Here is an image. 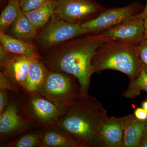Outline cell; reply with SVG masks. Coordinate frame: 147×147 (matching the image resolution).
<instances>
[{
	"label": "cell",
	"instance_id": "17",
	"mask_svg": "<svg viewBox=\"0 0 147 147\" xmlns=\"http://www.w3.org/2000/svg\"><path fill=\"white\" fill-rule=\"evenodd\" d=\"M37 30L21 11L18 18L11 27L10 35L26 42H32L37 34Z\"/></svg>",
	"mask_w": 147,
	"mask_h": 147
},
{
	"label": "cell",
	"instance_id": "32",
	"mask_svg": "<svg viewBox=\"0 0 147 147\" xmlns=\"http://www.w3.org/2000/svg\"><path fill=\"white\" fill-rule=\"evenodd\" d=\"M143 69L144 70L146 73L147 74V65L144 64V66H143Z\"/></svg>",
	"mask_w": 147,
	"mask_h": 147
},
{
	"label": "cell",
	"instance_id": "3",
	"mask_svg": "<svg viewBox=\"0 0 147 147\" xmlns=\"http://www.w3.org/2000/svg\"><path fill=\"white\" fill-rule=\"evenodd\" d=\"M138 43L108 40L96 49L93 57V73L113 69L126 74L129 80L136 79L144 64L137 53Z\"/></svg>",
	"mask_w": 147,
	"mask_h": 147
},
{
	"label": "cell",
	"instance_id": "7",
	"mask_svg": "<svg viewBox=\"0 0 147 147\" xmlns=\"http://www.w3.org/2000/svg\"><path fill=\"white\" fill-rule=\"evenodd\" d=\"M51 7L53 15L81 25L96 18L106 8L94 0H53Z\"/></svg>",
	"mask_w": 147,
	"mask_h": 147
},
{
	"label": "cell",
	"instance_id": "24",
	"mask_svg": "<svg viewBox=\"0 0 147 147\" xmlns=\"http://www.w3.org/2000/svg\"><path fill=\"white\" fill-rule=\"evenodd\" d=\"M137 53L143 63L147 65V38H144L138 43Z\"/></svg>",
	"mask_w": 147,
	"mask_h": 147
},
{
	"label": "cell",
	"instance_id": "27",
	"mask_svg": "<svg viewBox=\"0 0 147 147\" xmlns=\"http://www.w3.org/2000/svg\"><path fill=\"white\" fill-rule=\"evenodd\" d=\"M141 15L144 18L147 17V0H146V6L145 7L144 10L142 11V13H141Z\"/></svg>",
	"mask_w": 147,
	"mask_h": 147
},
{
	"label": "cell",
	"instance_id": "1",
	"mask_svg": "<svg viewBox=\"0 0 147 147\" xmlns=\"http://www.w3.org/2000/svg\"><path fill=\"white\" fill-rule=\"evenodd\" d=\"M108 38L91 33L69 40L41 54L49 71L68 74L76 77L81 94H88L93 74L92 60L96 49Z\"/></svg>",
	"mask_w": 147,
	"mask_h": 147
},
{
	"label": "cell",
	"instance_id": "10",
	"mask_svg": "<svg viewBox=\"0 0 147 147\" xmlns=\"http://www.w3.org/2000/svg\"><path fill=\"white\" fill-rule=\"evenodd\" d=\"M141 13L117 26L99 33L108 39L139 43L145 38L144 18Z\"/></svg>",
	"mask_w": 147,
	"mask_h": 147
},
{
	"label": "cell",
	"instance_id": "23",
	"mask_svg": "<svg viewBox=\"0 0 147 147\" xmlns=\"http://www.w3.org/2000/svg\"><path fill=\"white\" fill-rule=\"evenodd\" d=\"M0 89L7 90L10 91H19L23 90L10 77L1 71L0 73Z\"/></svg>",
	"mask_w": 147,
	"mask_h": 147
},
{
	"label": "cell",
	"instance_id": "12",
	"mask_svg": "<svg viewBox=\"0 0 147 147\" xmlns=\"http://www.w3.org/2000/svg\"><path fill=\"white\" fill-rule=\"evenodd\" d=\"M0 42L6 52L11 56L30 59H41V55L33 42H26L0 32Z\"/></svg>",
	"mask_w": 147,
	"mask_h": 147
},
{
	"label": "cell",
	"instance_id": "16",
	"mask_svg": "<svg viewBox=\"0 0 147 147\" xmlns=\"http://www.w3.org/2000/svg\"><path fill=\"white\" fill-rule=\"evenodd\" d=\"M49 70L39 59H32L24 90L28 94L36 93L46 81Z\"/></svg>",
	"mask_w": 147,
	"mask_h": 147
},
{
	"label": "cell",
	"instance_id": "20",
	"mask_svg": "<svg viewBox=\"0 0 147 147\" xmlns=\"http://www.w3.org/2000/svg\"><path fill=\"white\" fill-rule=\"evenodd\" d=\"M51 2L39 8L23 12L37 30L43 28L50 20L52 15Z\"/></svg>",
	"mask_w": 147,
	"mask_h": 147
},
{
	"label": "cell",
	"instance_id": "30",
	"mask_svg": "<svg viewBox=\"0 0 147 147\" xmlns=\"http://www.w3.org/2000/svg\"><path fill=\"white\" fill-rule=\"evenodd\" d=\"M142 140H145L147 141V125L145 128Z\"/></svg>",
	"mask_w": 147,
	"mask_h": 147
},
{
	"label": "cell",
	"instance_id": "26",
	"mask_svg": "<svg viewBox=\"0 0 147 147\" xmlns=\"http://www.w3.org/2000/svg\"><path fill=\"white\" fill-rule=\"evenodd\" d=\"M134 115L141 120H147V112L142 108H136L134 111Z\"/></svg>",
	"mask_w": 147,
	"mask_h": 147
},
{
	"label": "cell",
	"instance_id": "18",
	"mask_svg": "<svg viewBox=\"0 0 147 147\" xmlns=\"http://www.w3.org/2000/svg\"><path fill=\"white\" fill-rule=\"evenodd\" d=\"M18 0H9L0 16V32L6 33L16 21L21 11Z\"/></svg>",
	"mask_w": 147,
	"mask_h": 147
},
{
	"label": "cell",
	"instance_id": "22",
	"mask_svg": "<svg viewBox=\"0 0 147 147\" xmlns=\"http://www.w3.org/2000/svg\"><path fill=\"white\" fill-rule=\"evenodd\" d=\"M53 0H20V7L23 12L39 8Z\"/></svg>",
	"mask_w": 147,
	"mask_h": 147
},
{
	"label": "cell",
	"instance_id": "11",
	"mask_svg": "<svg viewBox=\"0 0 147 147\" xmlns=\"http://www.w3.org/2000/svg\"><path fill=\"white\" fill-rule=\"evenodd\" d=\"M126 116L108 117L102 125L100 136L103 147H123Z\"/></svg>",
	"mask_w": 147,
	"mask_h": 147
},
{
	"label": "cell",
	"instance_id": "19",
	"mask_svg": "<svg viewBox=\"0 0 147 147\" xmlns=\"http://www.w3.org/2000/svg\"><path fill=\"white\" fill-rule=\"evenodd\" d=\"M41 129L42 128H37L26 131L3 147H39L41 142Z\"/></svg>",
	"mask_w": 147,
	"mask_h": 147
},
{
	"label": "cell",
	"instance_id": "25",
	"mask_svg": "<svg viewBox=\"0 0 147 147\" xmlns=\"http://www.w3.org/2000/svg\"><path fill=\"white\" fill-rule=\"evenodd\" d=\"M9 91L0 89V114H1L8 103Z\"/></svg>",
	"mask_w": 147,
	"mask_h": 147
},
{
	"label": "cell",
	"instance_id": "28",
	"mask_svg": "<svg viewBox=\"0 0 147 147\" xmlns=\"http://www.w3.org/2000/svg\"><path fill=\"white\" fill-rule=\"evenodd\" d=\"M138 147H147V141L145 140H141Z\"/></svg>",
	"mask_w": 147,
	"mask_h": 147
},
{
	"label": "cell",
	"instance_id": "29",
	"mask_svg": "<svg viewBox=\"0 0 147 147\" xmlns=\"http://www.w3.org/2000/svg\"><path fill=\"white\" fill-rule=\"evenodd\" d=\"M145 38H147V17L144 18Z\"/></svg>",
	"mask_w": 147,
	"mask_h": 147
},
{
	"label": "cell",
	"instance_id": "14",
	"mask_svg": "<svg viewBox=\"0 0 147 147\" xmlns=\"http://www.w3.org/2000/svg\"><path fill=\"white\" fill-rule=\"evenodd\" d=\"M39 147H78L66 132L57 126L42 127Z\"/></svg>",
	"mask_w": 147,
	"mask_h": 147
},
{
	"label": "cell",
	"instance_id": "8",
	"mask_svg": "<svg viewBox=\"0 0 147 147\" xmlns=\"http://www.w3.org/2000/svg\"><path fill=\"white\" fill-rule=\"evenodd\" d=\"M144 8L137 2L123 7L106 8L96 18L81 26L91 33H99L134 18L142 13Z\"/></svg>",
	"mask_w": 147,
	"mask_h": 147
},
{
	"label": "cell",
	"instance_id": "21",
	"mask_svg": "<svg viewBox=\"0 0 147 147\" xmlns=\"http://www.w3.org/2000/svg\"><path fill=\"white\" fill-rule=\"evenodd\" d=\"M142 90L147 92V74L143 69L138 77L130 80L128 88L123 93L122 96L126 98L133 99L140 95Z\"/></svg>",
	"mask_w": 147,
	"mask_h": 147
},
{
	"label": "cell",
	"instance_id": "13",
	"mask_svg": "<svg viewBox=\"0 0 147 147\" xmlns=\"http://www.w3.org/2000/svg\"><path fill=\"white\" fill-rule=\"evenodd\" d=\"M32 59L20 57L11 56L1 67V72L11 79L24 90L26 87Z\"/></svg>",
	"mask_w": 147,
	"mask_h": 147
},
{
	"label": "cell",
	"instance_id": "4",
	"mask_svg": "<svg viewBox=\"0 0 147 147\" xmlns=\"http://www.w3.org/2000/svg\"><path fill=\"white\" fill-rule=\"evenodd\" d=\"M26 97L24 90L9 91L8 103L0 114V146L12 142L26 131L40 128L28 113Z\"/></svg>",
	"mask_w": 147,
	"mask_h": 147
},
{
	"label": "cell",
	"instance_id": "31",
	"mask_svg": "<svg viewBox=\"0 0 147 147\" xmlns=\"http://www.w3.org/2000/svg\"><path fill=\"white\" fill-rule=\"evenodd\" d=\"M142 108L147 112V99L142 103Z\"/></svg>",
	"mask_w": 147,
	"mask_h": 147
},
{
	"label": "cell",
	"instance_id": "6",
	"mask_svg": "<svg viewBox=\"0 0 147 147\" xmlns=\"http://www.w3.org/2000/svg\"><path fill=\"white\" fill-rule=\"evenodd\" d=\"M90 33L81 25L70 24L52 14L48 23L37 34L34 43L42 54L69 40Z\"/></svg>",
	"mask_w": 147,
	"mask_h": 147
},
{
	"label": "cell",
	"instance_id": "9",
	"mask_svg": "<svg viewBox=\"0 0 147 147\" xmlns=\"http://www.w3.org/2000/svg\"><path fill=\"white\" fill-rule=\"evenodd\" d=\"M26 104L32 120L40 128L55 125L63 115L56 105L38 93L27 94Z\"/></svg>",
	"mask_w": 147,
	"mask_h": 147
},
{
	"label": "cell",
	"instance_id": "5",
	"mask_svg": "<svg viewBox=\"0 0 147 147\" xmlns=\"http://www.w3.org/2000/svg\"><path fill=\"white\" fill-rule=\"evenodd\" d=\"M37 93L54 103L64 115L81 94V86L71 74L49 71L45 83Z\"/></svg>",
	"mask_w": 147,
	"mask_h": 147
},
{
	"label": "cell",
	"instance_id": "15",
	"mask_svg": "<svg viewBox=\"0 0 147 147\" xmlns=\"http://www.w3.org/2000/svg\"><path fill=\"white\" fill-rule=\"evenodd\" d=\"M147 125V120L138 119L131 114L127 115L123 147H138Z\"/></svg>",
	"mask_w": 147,
	"mask_h": 147
},
{
	"label": "cell",
	"instance_id": "2",
	"mask_svg": "<svg viewBox=\"0 0 147 147\" xmlns=\"http://www.w3.org/2000/svg\"><path fill=\"white\" fill-rule=\"evenodd\" d=\"M108 118L107 110L95 97L81 94L55 125L71 137L78 147H103L100 131Z\"/></svg>",
	"mask_w": 147,
	"mask_h": 147
}]
</instances>
